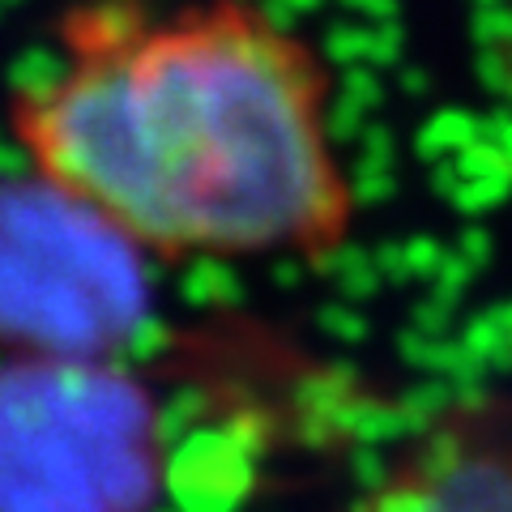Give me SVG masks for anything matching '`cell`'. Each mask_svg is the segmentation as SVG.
<instances>
[{
	"mask_svg": "<svg viewBox=\"0 0 512 512\" xmlns=\"http://www.w3.org/2000/svg\"><path fill=\"white\" fill-rule=\"evenodd\" d=\"M5 124L154 261L325 265L359 227L333 64L274 0H69Z\"/></svg>",
	"mask_w": 512,
	"mask_h": 512,
	"instance_id": "cell-1",
	"label": "cell"
},
{
	"mask_svg": "<svg viewBox=\"0 0 512 512\" xmlns=\"http://www.w3.org/2000/svg\"><path fill=\"white\" fill-rule=\"evenodd\" d=\"M163 406L116 359H0V512H154Z\"/></svg>",
	"mask_w": 512,
	"mask_h": 512,
	"instance_id": "cell-2",
	"label": "cell"
},
{
	"mask_svg": "<svg viewBox=\"0 0 512 512\" xmlns=\"http://www.w3.org/2000/svg\"><path fill=\"white\" fill-rule=\"evenodd\" d=\"M150 252L26 171L0 175V359H116L154 312Z\"/></svg>",
	"mask_w": 512,
	"mask_h": 512,
	"instance_id": "cell-3",
	"label": "cell"
},
{
	"mask_svg": "<svg viewBox=\"0 0 512 512\" xmlns=\"http://www.w3.org/2000/svg\"><path fill=\"white\" fill-rule=\"evenodd\" d=\"M342 512H512V389L440 402Z\"/></svg>",
	"mask_w": 512,
	"mask_h": 512,
	"instance_id": "cell-4",
	"label": "cell"
},
{
	"mask_svg": "<svg viewBox=\"0 0 512 512\" xmlns=\"http://www.w3.org/2000/svg\"><path fill=\"white\" fill-rule=\"evenodd\" d=\"M508 43H512V5H508Z\"/></svg>",
	"mask_w": 512,
	"mask_h": 512,
	"instance_id": "cell-5",
	"label": "cell"
}]
</instances>
